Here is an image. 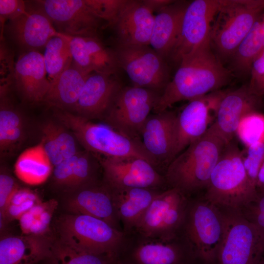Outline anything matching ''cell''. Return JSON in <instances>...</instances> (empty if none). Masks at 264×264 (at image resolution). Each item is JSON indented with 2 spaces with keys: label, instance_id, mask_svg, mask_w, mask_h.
Wrapping results in <instances>:
<instances>
[{
  "label": "cell",
  "instance_id": "ee69618b",
  "mask_svg": "<svg viewBox=\"0 0 264 264\" xmlns=\"http://www.w3.org/2000/svg\"><path fill=\"white\" fill-rule=\"evenodd\" d=\"M79 154V152L71 157L63 160L54 166L53 176L57 184L71 187L74 168Z\"/></svg>",
  "mask_w": 264,
  "mask_h": 264
},
{
  "label": "cell",
  "instance_id": "5bb4252c",
  "mask_svg": "<svg viewBox=\"0 0 264 264\" xmlns=\"http://www.w3.org/2000/svg\"><path fill=\"white\" fill-rule=\"evenodd\" d=\"M26 12L7 21L0 32V40L4 39L19 55L44 49L49 39L57 33L44 12L32 1H26Z\"/></svg>",
  "mask_w": 264,
  "mask_h": 264
},
{
  "label": "cell",
  "instance_id": "cb8c5ba5",
  "mask_svg": "<svg viewBox=\"0 0 264 264\" xmlns=\"http://www.w3.org/2000/svg\"><path fill=\"white\" fill-rule=\"evenodd\" d=\"M53 245L45 237L23 235L0 241V264H35L49 259Z\"/></svg>",
  "mask_w": 264,
  "mask_h": 264
},
{
  "label": "cell",
  "instance_id": "9c48e42d",
  "mask_svg": "<svg viewBox=\"0 0 264 264\" xmlns=\"http://www.w3.org/2000/svg\"><path fill=\"white\" fill-rule=\"evenodd\" d=\"M160 94L136 86H123L103 118L107 125L132 138L141 140L143 127Z\"/></svg>",
  "mask_w": 264,
  "mask_h": 264
},
{
  "label": "cell",
  "instance_id": "277c9868",
  "mask_svg": "<svg viewBox=\"0 0 264 264\" xmlns=\"http://www.w3.org/2000/svg\"><path fill=\"white\" fill-rule=\"evenodd\" d=\"M205 199L216 206L241 210L259 195L243 165L242 151L233 140L225 146L206 188Z\"/></svg>",
  "mask_w": 264,
  "mask_h": 264
},
{
  "label": "cell",
  "instance_id": "c3c4849f",
  "mask_svg": "<svg viewBox=\"0 0 264 264\" xmlns=\"http://www.w3.org/2000/svg\"><path fill=\"white\" fill-rule=\"evenodd\" d=\"M38 198V196L32 191L26 188H19L14 194L9 205H19L30 199Z\"/></svg>",
  "mask_w": 264,
  "mask_h": 264
},
{
  "label": "cell",
  "instance_id": "6da1fadb",
  "mask_svg": "<svg viewBox=\"0 0 264 264\" xmlns=\"http://www.w3.org/2000/svg\"><path fill=\"white\" fill-rule=\"evenodd\" d=\"M211 44L184 56L172 80L160 95L153 111L167 110L174 104L189 101L216 91L230 78V71L213 53Z\"/></svg>",
  "mask_w": 264,
  "mask_h": 264
},
{
  "label": "cell",
  "instance_id": "f35d334b",
  "mask_svg": "<svg viewBox=\"0 0 264 264\" xmlns=\"http://www.w3.org/2000/svg\"><path fill=\"white\" fill-rule=\"evenodd\" d=\"M0 86L12 84L15 63L14 52L4 39L0 40Z\"/></svg>",
  "mask_w": 264,
  "mask_h": 264
},
{
  "label": "cell",
  "instance_id": "e0dca14e",
  "mask_svg": "<svg viewBox=\"0 0 264 264\" xmlns=\"http://www.w3.org/2000/svg\"><path fill=\"white\" fill-rule=\"evenodd\" d=\"M260 97L248 86L222 93L216 108L215 121L210 127L228 143L233 140L242 119L256 111Z\"/></svg>",
  "mask_w": 264,
  "mask_h": 264
},
{
  "label": "cell",
  "instance_id": "d590c367",
  "mask_svg": "<svg viewBox=\"0 0 264 264\" xmlns=\"http://www.w3.org/2000/svg\"><path fill=\"white\" fill-rule=\"evenodd\" d=\"M245 147L242 151L243 165L250 180L256 188L257 176L264 161V141Z\"/></svg>",
  "mask_w": 264,
  "mask_h": 264
},
{
  "label": "cell",
  "instance_id": "7a4b0ae2",
  "mask_svg": "<svg viewBox=\"0 0 264 264\" xmlns=\"http://www.w3.org/2000/svg\"><path fill=\"white\" fill-rule=\"evenodd\" d=\"M227 144L210 126L167 165L165 179L185 195L206 188Z\"/></svg>",
  "mask_w": 264,
  "mask_h": 264
},
{
  "label": "cell",
  "instance_id": "f546056e",
  "mask_svg": "<svg viewBox=\"0 0 264 264\" xmlns=\"http://www.w3.org/2000/svg\"><path fill=\"white\" fill-rule=\"evenodd\" d=\"M264 47V13L258 19L231 56L233 69L241 73L250 71L253 61Z\"/></svg>",
  "mask_w": 264,
  "mask_h": 264
},
{
  "label": "cell",
  "instance_id": "e575fe53",
  "mask_svg": "<svg viewBox=\"0 0 264 264\" xmlns=\"http://www.w3.org/2000/svg\"><path fill=\"white\" fill-rule=\"evenodd\" d=\"M236 134L245 147L264 141V115L254 111L241 120Z\"/></svg>",
  "mask_w": 264,
  "mask_h": 264
},
{
  "label": "cell",
  "instance_id": "83f0119b",
  "mask_svg": "<svg viewBox=\"0 0 264 264\" xmlns=\"http://www.w3.org/2000/svg\"><path fill=\"white\" fill-rule=\"evenodd\" d=\"M110 188L118 218L129 227L137 226L158 193L150 188Z\"/></svg>",
  "mask_w": 264,
  "mask_h": 264
},
{
  "label": "cell",
  "instance_id": "f5cc1de1",
  "mask_svg": "<svg viewBox=\"0 0 264 264\" xmlns=\"http://www.w3.org/2000/svg\"><path fill=\"white\" fill-rule=\"evenodd\" d=\"M115 264H118V263L115 262Z\"/></svg>",
  "mask_w": 264,
  "mask_h": 264
},
{
  "label": "cell",
  "instance_id": "f907efd6",
  "mask_svg": "<svg viewBox=\"0 0 264 264\" xmlns=\"http://www.w3.org/2000/svg\"><path fill=\"white\" fill-rule=\"evenodd\" d=\"M256 189L258 195H264V161L257 176Z\"/></svg>",
  "mask_w": 264,
  "mask_h": 264
},
{
  "label": "cell",
  "instance_id": "52a82bcc",
  "mask_svg": "<svg viewBox=\"0 0 264 264\" xmlns=\"http://www.w3.org/2000/svg\"><path fill=\"white\" fill-rule=\"evenodd\" d=\"M60 242L75 249L109 256L115 260L122 233L101 219L72 214L59 220Z\"/></svg>",
  "mask_w": 264,
  "mask_h": 264
},
{
  "label": "cell",
  "instance_id": "d6a6232c",
  "mask_svg": "<svg viewBox=\"0 0 264 264\" xmlns=\"http://www.w3.org/2000/svg\"><path fill=\"white\" fill-rule=\"evenodd\" d=\"M22 122L18 112L2 98L0 110V148L1 152L10 150L22 139Z\"/></svg>",
  "mask_w": 264,
  "mask_h": 264
},
{
  "label": "cell",
  "instance_id": "ffe728a7",
  "mask_svg": "<svg viewBox=\"0 0 264 264\" xmlns=\"http://www.w3.org/2000/svg\"><path fill=\"white\" fill-rule=\"evenodd\" d=\"M154 16L142 0H127L112 25L116 44L150 45Z\"/></svg>",
  "mask_w": 264,
  "mask_h": 264
},
{
  "label": "cell",
  "instance_id": "5b68a950",
  "mask_svg": "<svg viewBox=\"0 0 264 264\" xmlns=\"http://www.w3.org/2000/svg\"><path fill=\"white\" fill-rule=\"evenodd\" d=\"M264 13V0H220L212 22L210 44L221 58L231 57Z\"/></svg>",
  "mask_w": 264,
  "mask_h": 264
},
{
  "label": "cell",
  "instance_id": "816d5d0a",
  "mask_svg": "<svg viewBox=\"0 0 264 264\" xmlns=\"http://www.w3.org/2000/svg\"><path fill=\"white\" fill-rule=\"evenodd\" d=\"M259 264H264L262 262V261H261V262L259 263Z\"/></svg>",
  "mask_w": 264,
  "mask_h": 264
},
{
  "label": "cell",
  "instance_id": "484cf974",
  "mask_svg": "<svg viewBox=\"0 0 264 264\" xmlns=\"http://www.w3.org/2000/svg\"><path fill=\"white\" fill-rule=\"evenodd\" d=\"M171 240L149 242L139 245L126 261L119 264H190L195 258L187 245L170 242Z\"/></svg>",
  "mask_w": 264,
  "mask_h": 264
},
{
  "label": "cell",
  "instance_id": "3957f363",
  "mask_svg": "<svg viewBox=\"0 0 264 264\" xmlns=\"http://www.w3.org/2000/svg\"><path fill=\"white\" fill-rule=\"evenodd\" d=\"M56 109L55 115L59 121L72 132L87 151L95 156L140 157L155 167L158 165L141 140L128 137L107 124L94 123L75 113Z\"/></svg>",
  "mask_w": 264,
  "mask_h": 264
},
{
  "label": "cell",
  "instance_id": "d6986e66",
  "mask_svg": "<svg viewBox=\"0 0 264 264\" xmlns=\"http://www.w3.org/2000/svg\"><path fill=\"white\" fill-rule=\"evenodd\" d=\"M72 64L85 74L92 72L116 75L120 69L113 48L105 44L100 36H66Z\"/></svg>",
  "mask_w": 264,
  "mask_h": 264
},
{
  "label": "cell",
  "instance_id": "9a60e30c",
  "mask_svg": "<svg viewBox=\"0 0 264 264\" xmlns=\"http://www.w3.org/2000/svg\"><path fill=\"white\" fill-rule=\"evenodd\" d=\"M96 157L103 168L107 185L112 189H154L164 182L155 167L143 158Z\"/></svg>",
  "mask_w": 264,
  "mask_h": 264
},
{
  "label": "cell",
  "instance_id": "ba28073f",
  "mask_svg": "<svg viewBox=\"0 0 264 264\" xmlns=\"http://www.w3.org/2000/svg\"><path fill=\"white\" fill-rule=\"evenodd\" d=\"M220 208L224 215L225 228L218 264H259L264 253V232L239 210Z\"/></svg>",
  "mask_w": 264,
  "mask_h": 264
},
{
  "label": "cell",
  "instance_id": "44dd1931",
  "mask_svg": "<svg viewBox=\"0 0 264 264\" xmlns=\"http://www.w3.org/2000/svg\"><path fill=\"white\" fill-rule=\"evenodd\" d=\"M177 113L168 110L150 114L141 131L144 147L158 164L173 160Z\"/></svg>",
  "mask_w": 264,
  "mask_h": 264
},
{
  "label": "cell",
  "instance_id": "1f68e13d",
  "mask_svg": "<svg viewBox=\"0 0 264 264\" xmlns=\"http://www.w3.org/2000/svg\"><path fill=\"white\" fill-rule=\"evenodd\" d=\"M57 202L41 201L32 207L19 219L23 235L42 236L48 229Z\"/></svg>",
  "mask_w": 264,
  "mask_h": 264
},
{
  "label": "cell",
  "instance_id": "2e32d148",
  "mask_svg": "<svg viewBox=\"0 0 264 264\" xmlns=\"http://www.w3.org/2000/svg\"><path fill=\"white\" fill-rule=\"evenodd\" d=\"M221 94H207L191 100L177 114L173 160L207 132L211 126L210 111L216 110Z\"/></svg>",
  "mask_w": 264,
  "mask_h": 264
},
{
  "label": "cell",
  "instance_id": "8fae6325",
  "mask_svg": "<svg viewBox=\"0 0 264 264\" xmlns=\"http://www.w3.org/2000/svg\"><path fill=\"white\" fill-rule=\"evenodd\" d=\"M188 204L176 188L159 192L135 227L146 237L171 240L183 225Z\"/></svg>",
  "mask_w": 264,
  "mask_h": 264
},
{
  "label": "cell",
  "instance_id": "7bdbcfd3",
  "mask_svg": "<svg viewBox=\"0 0 264 264\" xmlns=\"http://www.w3.org/2000/svg\"><path fill=\"white\" fill-rule=\"evenodd\" d=\"M250 72L251 80L248 86L253 92L261 96L264 89V47L253 61Z\"/></svg>",
  "mask_w": 264,
  "mask_h": 264
},
{
  "label": "cell",
  "instance_id": "8d00e7d4",
  "mask_svg": "<svg viewBox=\"0 0 264 264\" xmlns=\"http://www.w3.org/2000/svg\"><path fill=\"white\" fill-rule=\"evenodd\" d=\"M127 0H85L93 13L112 27Z\"/></svg>",
  "mask_w": 264,
  "mask_h": 264
},
{
  "label": "cell",
  "instance_id": "603a6c76",
  "mask_svg": "<svg viewBox=\"0 0 264 264\" xmlns=\"http://www.w3.org/2000/svg\"><path fill=\"white\" fill-rule=\"evenodd\" d=\"M66 207L73 214L92 216L115 228L118 217L111 190L108 185L98 186L91 183L82 187L68 198Z\"/></svg>",
  "mask_w": 264,
  "mask_h": 264
},
{
  "label": "cell",
  "instance_id": "8992f818",
  "mask_svg": "<svg viewBox=\"0 0 264 264\" xmlns=\"http://www.w3.org/2000/svg\"><path fill=\"white\" fill-rule=\"evenodd\" d=\"M183 225L195 258L206 264L217 262L225 228L221 208L205 199L189 202Z\"/></svg>",
  "mask_w": 264,
  "mask_h": 264
},
{
  "label": "cell",
  "instance_id": "b9f144b4",
  "mask_svg": "<svg viewBox=\"0 0 264 264\" xmlns=\"http://www.w3.org/2000/svg\"><path fill=\"white\" fill-rule=\"evenodd\" d=\"M26 1L22 0H0V32L5 23L26 12Z\"/></svg>",
  "mask_w": 264,
  "mask_h": 264
},
{
  "label": "cell",
  "instance_id": "836d02e7",
  "mask_svg": "<svg viewBox=\"0 0 264 264\" xmlns=\"http://www.w3.org/2000/svg\"><path fill=\"white\" fill-rule=\"evenodd\" d=\"M50 264H115L109 256L75 249L60 242L53 244Z\"/></svg>",
  "mask_w": 264,
  "mask_h": 264
},
{
  "label": "cell",
  "instance_id": "60d3db41",
  "mask_svg": "<svg viewBox=\"0 0 264 264\" xmlns=\"http://www.w3.org/2000/svg\"><path fill=\"white\" fill-rule=\"evenodd\" d=\"M43 137L42 140L44 150L53 166H55L63 160L62 153L53 133L50 122L43 128Z\"/></svg>",
  "mask_w": 264,
  "mask_h": 264
},
{
  "label": "cell",
  "instance_id": "7dc6e473",
  "mask_svg": "<svg viewBox=\"0 0 264 264\" xmlns=\"http://www.w3.org/2000/svg\"><path fill=\"white\" fill-rule=\"evenodd\" d=\"M40 202L41 201L38 198L30 199L19 205L9 204L2 218L8 220H19L22 215Z\"/></svg>",
  "mask_w": 264,
  "mask_h": 264
},
{
  "label": "cell",
  "instance_id": "4316f807",
  "mask_svg": "<svg viewBox=\"0 0 264 264\" xmlns=\"http://www.w3.org/2000/svg\"><path fill=\"white\" fill-rule=\"evenodd\" d=\"M88 74L71 66L50 82L43 102L49 106L73 111Z\"/></svg>",
  "mask_w": 264,
  "mask_h": 264
},
{
  "label": "cell",
  "instance_id": "681fc988",
  "mask_svg": "<svg viewBox=\"0 0 264 264\" xmlns=\"http://www.w3.org/2000/svg\"><path fill=\"white\" fill-rule=\"evenodd\" d=\"M176 0H142L143 3L153 13L157 12L164 7L172 4Z\"/></svg>",
  "mask_w": 264,
  "mask_h": 264
},
{
  "label": "cell",
  "instance_id": "f1b7e54d",
  "mask_svg": "<svg viewBox=\"0 0 264 264\" xmlns=\"http://www.w3.org/2000/svg\"><path fill=\"white\" fill-rule=\"evenodd\" d=\"M52 166L41 141L20 154L14 165V172L23 182L37 185L47 180L51 174Z\"/></svg>",
  "mask_w": 264,
  "mask_h": 264
},
{
  "label": "cell",
  "instance_id": "ac0fdd59",
  "mask_svg": "<svg viewBox=\"0 0 264 264\" xmlns=\"http://www.w3.org/2000/svg\"><path fill=\"white\" fill-rule=\"evenodd\" d=\"M123 86L116 75L92 72L87 78L73 111L89 120L103 119Z\"/></svg>",
  "mask_w": 264,
  "mask_h": 264
},
{
  "label": "cell",
  "instance_id": "db71d44e",
  "mask_svg": "<svg viewBox=\"0 0 264 264\" xmlns=\"http://www.w3.org/2000/svg\"><path fill=\"white\" fill-rule=\"evenodd\" d=\"M264 94V92H263V94Z\"/></svg>",
  "mask_w": 264,
  "mask_h": 264
},
{
  "label": "cell",
  "instance_id": "4fadbf2b",
  "mask_svg": "<svg viewBox=\"0 0 264 264\" xmlns=\"http://www.w3.org/2000/svg\"><path fill=\"white\" fill-rule=\"evenodd\" d=\"M220 0H195L188 3L180 29L168 59L179 63L190 53L210 44V33Z\"/></svg>",
  "mask_w": 264,
  "mask_h": 264
},
{
  "label": "cell",
  "instance_id": "d4e9b609",
  "mask_svg": "<svg viewBox=\"0 0 264 264\" xmlns=\"http://www.w3.org/2000/svg\"><path fill=\"white\" fill-rule=\"evenodd\" d=\"M188 3L175 1L154 16L150 46L166 61L179 34Z\"/></svg>",
  "mask_w": 264,
  "mask_h": 264
},
{
  "label": "cell",
  "instance_id": "ab89813d",
  "mask_svg": "<svg viewBox=\"0 0 264 264\" xmlns=\"http://www.w3.org/2000/svg\"><path fill=\"white\" fill-rule=\"evenodd\" d=\"M54 136L60 147L64 160L72 157L77 152L75 136L64 128L50 123Z\"/></svg>",
  "mask_w": 264,
  "mask_h": 264
},
{
  "label": "cell",
  "instance_id": "74e56055",
  "mask_svg": "<svg viewBox=\"0 0 264 264\" xmlns=\"http://www.w3.org/2000/svg\"><path fill=\"white\" fill-rule=\"evenodd\" d=\"M92 154L86 151L80 153L73 171L71 187H83L91 182L94 164Z\"/></svg>",
  "mask_w": 264,
  "mask_h": 264
},
{
  "label": "cell",
  "instance_id": "4dcf8cb0",
  "mask_svg": "<svg viewBox=\"0 0 264 264\" xmlns=\"http://www.w3.org/2000/svg\"><path fill=\"white\" fill-rule=\"evenodd\" d=\"M44 49V61L50 82L72 64L69 41L66 35L57 32L49 39Z\"/></svg>",
  "mask_w": 264,
  "mask_h": 264
},
{
  "label": "cell",
  "instance_id": "bcb514c9",
  "mask_svg": "<svg viewBox=\"0 0 264 264\" xmlns=\"http://www.w3.org/2000/svg\"><path fill=\"white\" fill-rule=\"evenodd\" d=\"M19 188L14 178L5 174L0 175V210L2 216L14 194Z\"/></svg>",
  "mask_w": 264,
  "mask_h": 264
},
{
  "label": "cell",
  "instance_id": "7c38bea8",
  "mask_svg": "<svg viewBox=\"0 0 264 264\" xmlns=\"http://www.w3.org/2000/svg\"><path fill=\"white\" fill-rule=\"evenodd\" d=\"M50 20L56 31L72 37L100 36L107 23L91 11L85 0L32 1Z\"/></svg>",
  "mask_w": 264,
  "mask_h": 264
},
{
  "label": "cell",
  "instance_id": "7402d4cb",
  "mask_svg": "<svg viewBox=\"0 0 264 264\" xmlns=\"http://www.w3.org/2000/svg\"><path fill=\"white\" fill-rule=\"evenodd\" d=\"M12 84L24 100L31 103L43 102L50 82L43 55L40 51H29L18 56Z\"/></svg>",
  "mask_w": 264,
  "mask_h": 264
},
{
  "label": "cell",
  "instance_id": "f6af8a7d",
  "mask_svg": "<svg viewBox=\"0 0 264 264\" xmlns=\"http://www.w3.org/2000/svg\"><path fill=\"white\" fill-rule=\"evenodd\" d=\"M242 215L264 232V195L239 210Z\"/></svg>",
  "mask_w": 264,
  "mask_h": 264
},
{
  "label": "cell",
  "instance_id": "30bf717a",
  "mask_svg": "<svg viewBox=\"0 0 264 264\" xmlns=\"http://www.w3.org/2000/svg\"><path fill=\"white\" fill-rule=\"evenodd\" d=\"M120 69L134 86L155 91L160 95L170 81L166 61L150 45H123L112 47Z\"/></svg>",
  "mask_w": 264,
  "mask_h": 264
}]
</instances>
